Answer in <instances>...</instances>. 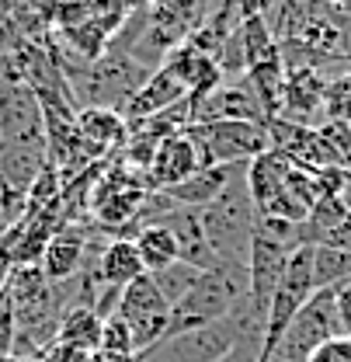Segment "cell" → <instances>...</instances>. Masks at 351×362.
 Here are the masks:
<instances>
[{
  "label": "cell",
  "mask_w": 351,
  "mask_h": 362,
  "mask_svg": "<svg viewBox=\"0 0 351 362\" xmlns=\"http://www.w3.org/2000/svg\"><path fill=\"white\" fill-rule=\"evenodd\" d=\"M129 240L136 244V251H139V258H143V269L150 272V275L177 262V240L164 223L139 226L136 237H129Z\"/></svg>",
  "instance_id": "cell-17"
},
{
  "label": "cell",
  "mask_w": 351,
  "mask_h": 362,
  "mask_svg": "<svg viewBox=\"0 0 351 362\" xmlns=\"http://www.w3.org/2000/svg\"><path fill=\"white\" fill-rule=\"evenodd\" d=\"M77 129L90 146V153L112 150V146L129 139V126H126L122 112H115V108H81L77 112Z\"/></svg>",
  "instance_id": "cell-16"
},
{
  "label": "cell",
  "mask_w": 351,
  "mask_h": 362,
  "mask_svg": "<svg viewBox=\"0 0 351 362\" xmlns=\"http://www.w3.org/2000/svg\"><path fill=\"white\" fill-rule=\"evenodd\" d=\"M139 275H146V269H143V258H139V251H136V244H132L129 237L105 240L101 258H97V279H101V286L126 289Z\"/></svg>",
  "instance_id": "cell-15"
},
{
  "label": "cell",
  "mask_w": 351,
  "mask_h": 362,
  "mask_svg": "<svg viewBox=\"0 0 351 362\" xmlns=\"http://www.w3.org/2000/svg\"><path fill=\"white\" fill-rule=\"evenodd\" d=\"M202 272H195V269H188V265H181V262H174V265H167V269H160V272H153L150 279H153V286L160 289V296L174 307L177 300L195 286V279H198Z\"/></svg>",
  "instance_id": "cell-21"
},
{
  "label": "cell",
  "mask_w": 351,
  "mask_h": 362,
  "mask_svg": "<svg viewBox=\"0 0 351 362\" xmlns=\"http://www.w3.org/2000/svg\"><path fill=\"white\" fill-rule=\"evenodd\" d=\"M97 362H132V359H108V356H97Z\"/></svg>",
  "instance_id": "cell-30"
},
{
  "label": "cell",
  "mask_w": 351,
  "mask_h": 362,
  "mask_svg": "<svg viewBox=\"0 0 351 362\" xmlns=\"http://www.w3.org/2000/svg\"><path fill=\"white\" fill-rule=\"evenodd\" d=\"M316 129H320V136L327 139V146H331L338 168L351 171V129H348V122H320Z\"/></svg>",
  "instance_id": "cell-23"
},
{
  "label": "cell",
  "mask_w": 351,
  "mask_h": 362,
  "mask_svg": "<svg viewBox=\"0 0 351 362\" xmlns=\"http://www.w3.org/2000/svg\"><path fill=\"white\" fill-rule=\"evenodd\" d=\"M11 362H42V359H32V356H28V359H14V356H11Z\"/></svg>",
  "instance_id": "cell-31"
},
{
  "label": "cell",
  "mask_w": 351,
  "mask_h": 362,
  "mask_svg": "<svg viewBox=\"0 0 351 362\" xmlns=\"http://www.w3.org/2000/svg\"><path fill=\"white\" fill-rule=\"evenodd\" d=\"M244 296H247V269L220 265L213 272H202L195 279V286L171 307V324H167L164 338H174V334H184V331H198V327L216 324Z\"/></svg>",
  "instance_id": "cell-3"
},
{
  "label": "cell",
  "mask_w": 351,
  "mask_h": 362,
  "mask_svg": "<svg viewBox=\"0 0 351 362\" xmlns=\"http://www.w3.org/2000/svg\"><path fill=\"white\" fill-rule=\"evenodd\" d=\"M351 282V255L331 244H313V286L316 289H338Z\"/></svg>",
  "instance_id": "cell-19"
},
{
  "label": "cell",
  "mask_w": 351,
  "mask_h": 362,
  "mask_svg": "<svg viewBox=\"0 0 351 362\" xmlns=\"http://www.w3.org/2000/svg\"><path fill=\"white\" fill-rule=\"evenodd\" d=\"M184 133L191 136V143H195V150L202 157V168H213V164H247V160H254L258 153H264L271 146L268 143V129L261 122H237V119L195 122Z\"/></svg>",
  "instance_id": "cell-4"
},
{
  "label": "cell",
  "mask_w": 351,
  "mask_h": 362,
  "mask_svg": "<svg viewBox=\"0 0 351 362\" xmlns=\"http://www.w3.org/2000/svg\"><path fill=\"white\" fill-rule=\"evenodd\" d=\"M153 223H164L177 240V262L195 272H213L220 269V258L209 247V237L202 230L198 209H184V206H167Z\"/></svg>",
  "instance_id": "cell-7"
},
{
  "label": "cell",
  "mask_w": 351,
  "mask_h": 362,
  "mask_svg": "<svg viewBox=\"0 0 351 362\" xmlns=\"http://www.w3.org/2000/svg\"><path fill=\"white\" fill-rule=\"evenodd\" d=\"M334 310H338V327H341V334L351 338V282H345V286L334 289Z\"/></svg>",
  "instance_id": "cell-26"
},
{
  "label": "cell",
  "mask_w": 351,
  "mask_h": 362,
  "mask_svg": "<svg viewBox=\"0 0 351 362\" xmlns=\"http://www.w3.org/2000/svg\"><path fill=\"white\" fill-rule=\"evenodd\" d=\"M237 168H240V164H213V168H198L191 178H184V181H177V185H171V188H164L160 195H164L171 206L206 209L222 188H226V181L233 178Z\"/></svg>",
  "instance_id": "cell-13"
},
{
  "label": "cell",
  "mask_w": 351,
  "mask_h": 362,
  "mask_svg": "<svg viewBox=\"0 0 351 362\" xmlns=\"http://www.w3.org/2000/svg\"><path fill=\"white\" fill-rule=\"evenodd\" d=\"M56 341L84 349V352H97V345H101V317L94 314V307H84V303L70 307L66 314L59 317Z\"/></svg>",
  "instance_id": "cell-18"
},
{
  "label": "cell",
  "mask_w": 351,
  "mask_h": 362,
  "mask_svg": "<svg viewBox=\"0 0 351 362\" xmlns=\"http://www.w3.org/2000/svg\"><path fill=\"white\" fill-rule=\"evenodd\" d=\"M84 258H88V240L81 233H56L45 244L39 269L49 279V286H63V282H73L81 275Z\"/></svg>",
  "instance_id": "cell-14"
},
{
  "label": "cell",
  "mask_w": 351,
  "mask_h": 362,
  "mask_svg": "<svg viewBox=\"0 0 351 362\" xmlns=\"http://www.w3.org/2000/svg\"><path fill=\"white\" fill-rule=\"evenodd\" d=\"M198 168H202V157H198L191 136L188 133L167 136V139H160L157 150H153L146 192H164V188H171V185H177V181L191 178Z\"/></svg>",
  "instance_id": "cell-10"
},
{
  "label": "cell",
  "mask_w": 351,
  "mask_h": 362,
  "mask_svg": "<svg viewBox=\"0 0 351 362\" xmlns=\"http://www.w3.org/2000/svg\"><path fill=\"white\" fill-rule=\"evenodd\" d=\"M184 98H188L184 81H181L174 70L164 63V66H157V70L143 81V88L126 101L122 119H126V126H129V129H136L139 122H146V119H153V115H160V112L174 108V105H181Z\"/></svg>",
  "instance_id": "cell-8"
},
{
  "label": "cell",
  "mask_w": 351,
  "mask_h": 362,
  "mask_svg": "<svg viewBox=\"0 0 351 362\" xmlns=\"http://www.w3.org/2000/svg\"><path fill=\"white\" fill-rule=\"evenodd\" d=\"M323 122H351V77H338L323 84Z\"/></svg>",
  "instance_id": "cell-22"
},
{
  "label": "cell",
  "mask_w": 351,
  "mask_h": 362,
  "mask_svg": "<svg viewBox=\"0 0 351 362\" xmlns=\"http://www.w3.org/2000/svg\"><path fill=\"white\" fill-rule=\"evenodd\" d=\"M7 275H11V258L0 255V293H4V286H7Z\"/></svg>",
  "instance_id": "cell-29"
},
{
  "label": "cell",
  "mask_w": 351,
  "mask_h": 362,
  "mask_svg": "<svg viewBox=\"0 0 351 362\" xmlns=\"http://www.w3.org/2000/svg\"><path fill=\"white\" fill-rule=\"evenodd\" d=\"M307 362H351V338L338 334V338L323 341Z\"/></svg>",
  "instance_id": "cell-25"
},
{
  "label": "cell",
  "mask_w": 351,
  "mask_h": 362,
  "mask_svg": "<svg viewBox=\"0 0 351 362\" xmlns=\"http://www.w3.org/2000/svg\"><path fill=\"white\" fill-rule=\"evenodd\" d=\"M338 334H341V327H338V310H334V289H316L307 300V307L296 314V320L289 324V331L282 334V341L275 345L271 356L285 362H307L323 341H331Z\"/></svg>",
  "instance_id": "cell-6"
},
{
  "label": "cell",
  "mask_w": 351,
  "mask_h": 362,
  "mask_svg": "<svg viewBox=\"0 0 351 362\" xmlns=\"http://www.w3.org/2000/svg\"><path fill=\"white\" fill-rule=\"evenodd\" d=\"M264 324L254 317V310L247 307V296L230 310V314L198 327V331H184L174 338H164L160 345H153L150 352H143V362H220L237 341L244 338H261Z\"/></svg>",
  "instance_id": "cell-2"
},
{
  "label": "cell",
  "mask_w": 351,
  "mask_h": 362,
  "mask_svg": "<svg viewBox=\"0 0 351 362\" xmlns=\"http://www.w3.org/2000/svg\"><path fill=\"white\" fill-rule=\"evenodd\" d=\"M115 314L126 320V327L132 331V341H136V356L150 352L153 345L164 341L167 334V324H171V303L160 296V289L153 286L150 272L139 275L136 282H129L119 296V307Z\"/></svg>",
  "instance_id": "cell-5"
},
{
  "label": "cell",
  "mask_w": 351,
  "mask_h": 362,
  "mask_svg": "<svg viewBox=\"0 0 351 362\" xmlns=\"http://www.w3.org/2000/svg\"><path fill=\"white\" fill-rule=\"evenodd\" d=\"M4 220H7V209H4V202H0V223H4Z\"/></svg>",
  "instance_id": "cell-32"
},
{
  "label": "cell",
  "mask_w": 351,
  "mask_h": 362,
  "mask_svg": "<svg viewBox=\"0 0 351 362\" xmlns=\"http://www.w3.org/2000/svg\"><path fill=\"white\" fill-rule=\"evenodd\" d=\"M258 352H261V338H244L220 362H258Z\"/></svg>",
  "instance_id": "cell-28"
},
{
  "label": "cell",
  "mask_w": 351,
  "mask_h": 362,
  "mask_svg": "<svg viewBox=\"0 0 351 362\" xmlns=\"http://www.w3.org/2000/svg\"><path fill=\"white\" fill-rule=\"evenodd\" d=\"M42 362H97V352H84V349H73V345H52L42 356Z\"/></svg>",
  "instance_id": "cell-27"
},
{
  "label": "cell",
  "mask_w": 351,
  "mask_h": 362,
  "mask_svg": "<svg viewBox=\"0 0 351 362\" xmlns=\"http://www.w3.org/2000/svg\"><path fill=\"white\" fill-rule=\"evenodd\" d=\"M226 119H237V122H268L258 94L251 90V84H220L209 98H202L195 108H191V126L195 122H226Z\"/></svg>",
  "instance_id": "cell-9"
},
{
  "label": "cell",
  "mask_w": 351,
  "mask_h": 362,
  "mask_svg": "<svg viewBox=\"0 0 351 362\" xmlns=\"http://www.w3.org/2000/svg\"><path fill=\"white\" fill-rule=\"evenodd\" d=\"M97 356H108V359H136L132 331L126 327V320L119 314H108L101 320V345H97Z\"/></svg>",
  "instance_id": "cell-20"
},
{
  "label": "cell",
  "mask_w": 351,
  "mask_h": 362,
  "mask_svg": "<svg viewBox=\"0 0 351 362\" xmlns=\"http://www.w3.org/2000/svg\"><path fill=\"white\" fill-rule=\"evenodd\" d=\"M296 164L285 157V153H278V150H264L258 153L254 160H247L244 164V185H247V192H251V202H254V209L264 213L268 209V202L285 188V178H289V171H292Z\"/></svg>",
  "instance_id": "cell-11"
},
{
  "label": "cell",
  "mask_w": 351,
  "mask_h": 362,
  "mask_svg": "<svg viewBox=\"0 0 351 362\" xmlns=\"http://www.w3.org/2000/svg\"><path fill=\"white\" fill-rule=\"evenodd\" d=\"M11 352H14V303L4 286L0 293V359H11Z\"/></svg>",
  "instance_id": "cell-24"
},
{
  "label": "cell",
  "mask_w": 351,
  "mask_h": 362,
  "mask_svg": "<svg viewBox=\"0 0 351 362\" xmlns=\"http://www.w3.org/2000/svg\"><path fill=\"white\" fill-rule=\"evenodd\" d=\"M323 84H327V81H323L313 66L285 70V84H282V112H278V115L309 126V115L320 112V105H323Z\"/></svg>",
  "instance_id": "cell-12"
},
{
  "label": "cell",
  "mask_w": 351,
  "mask_h": 362,
  "mask_svg": "<svg viewBox=\"0 0 351 362\" xmlns=\"http://www.w3.org/2000/svg\"><path fill=\"white\" fill-rule=\"evenodd\" d=\"M202 216V230L209 237L213 255L220 258V265L230 269H247V255H251V237L258 226V209L251 202V192L244 185V164L233 171V178L226 181L220 195L198 209Z\"/></svg>",
  "instance_id": "cell-1"
}]
</instances>
